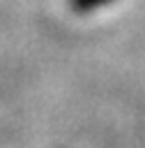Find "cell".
<instances>
[{"label":"cell","instance_id":"1","mask_svg":"<svg viewBox=\"0 0 145 148\" xmlns=\"http://www.w3.org/2000/svg\"><path fill=\"white\" fill-rule=\"evenodd\" d=\"M113 0H69V7H71V12H76V14H87V12H94V9H99V7H106V5H110Z\"/></svg>","mask_w":145,"mask_h":148}]
</instances>
